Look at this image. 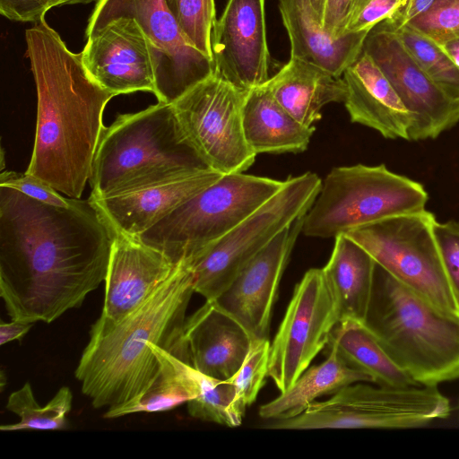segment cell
I'll list each match as a JSON object with an SVG mask.
<instances>
[{
	"mask_svg": "<svg viewBox=\"0 0 459 459\" xmlns=\"http://www.w3.org/2000/svg\"><path fill=\"white\" fill-rule=\"evenodd\" d=\"M242 122L246 141L256 155L302 152L315 132L286 111L264 84L247 91Z\"/></svg>",
	"mask_w": 459,
	"mask_h": 459,
	"instance_id": "cell-24",
	"label": "cell"
},
{
	"mask_svg": "<svg viewBox=\"0 0 459 459\" xmlns=\"http://www.w3.org/2000/svg\"><path fill=\"white\" fill-rule=\"evenodd\" d=\"M327 264L322 268L333 297L339 322H364L369 306L377 263L345 234L334 238Z\"/></svg>",
	"mask_w": 459,
	"mask_h": 459,
	"instance_id": "cell-25",
	"label": "cell"
},
{
	"mask_svg": "<svg viewBox=\"0 0 459 459\" xmlns=\"http://www.w3.org/2000/svg\"><path fill=\"white\" fill-rule=\"evenodd\" d=\"M221 176L202 169L170 180L90 198L114 233L136 238Z\"/></svg>",
	"mask_w": 459,
	"mask_h": 459,
	"instance_id": "cell-19",
	"label": "cell"
},
{
	"mask_svg": "<svg viewBox=\"0 0 459 459\" xmlns=\"http://www.w3.org/2000/svg\"><path fill=\"white\" fill-rule=\"evenodd\" d=\"M304 215L279 233L212 300L235 318L252 339H268L280 281L301 232Z\"/></svg>",
	"mask_w": 459,
	"mask_h": 459,
	"instance_id": "cell-17",
	"label": "cell"
},
{
	"mask_svg": "<svg viewBox=\"0 0 459 459\" xmlns=\"http://www.w3.org/2000/svg\"><path fill=\"white\" fill-rule=\"evenodd\" d=\"M322 180L315 173L289 177L283 186L229 233L186 263L195 291L216 299L279 233L306 214Z\"/></svg>",
	"mask_w": 459,
	"mask_h": 459,
	"instance_id": "cell-9",
	"label": "cell"
},
{
	"mask_svg": "<svg viewBox=\"0 0 459 459\" xmlns=\"http://www.w3.org/2000/svg\"><path fill=\"white\" fill-rule=\"evenodd\" d=\"M189 372L195 388V397L187 402L189 414L204 421L227 427L241 425L233 412L235 386L230 380H221L209 377L191 365Z\"/></svg>",
	"mask_w": 459,
	"mask_h": 459,
	"instance_id": "cell-30",
	"label": "cell"
},
{
	"mask_svg": "<svg viewBox=\"0 0 459 459\" xmlns=\"http://www.w3.org/2000/svg\"><path fill=\"white\" fill-rule=\"evenodd\" d=\"M326 346L334 347L350 366L367 374L377 385H419L390 358L363 322H339L333 329Z\"/></svg>",
	"mask_w": 459,
	"mask_h": 459,
	"instance_id": "cell-27",
	"label": "cell"
},
{
	"mask_svg": "<svg viewBox=\"0 0 459 459\" xmlns=\"http://www.w3.org/2000/svg\"><path fill=\"white\" fill-rule=\"evenodd\" d=\"M83 4H89L94 0H82Z\"/></svg>",
	"mask_w": 459,
	"mask_h": 459,
	"instance_id": "cell-44",
	"label": "cell"
},
{
	"mask_svg": "<svg viewBox=\"0 0 459 459\" xmlns=\"http://www.w3.org/2000/svg\"><path fill=\"white\" fill-rule=\"evenodd\" d=\"M348 385L300 415L269 421L268 429H411L449 416L450 403L437 386Z\"/></svg>",
	"mask_w": 459,
	"mask_h": 459,
	"instance_id": "cell-8",
	"label": "cell"
},
{
	"mask_svg": "<svg viewBox=\"0 0 459 459\" xmlns=\"http://www.w3.org/2000/svg\"><path fill=\"white\" fill-rule=\"evenodd\" d=\"M32 323L12 320L10 323L0 324V345H4L12 341H21L30 331Z\"/></svg>",
	"mask_w": 459,
	"mask_h": 459,
	"instance_id": "cell-41",
	"label": "cell"
},
{
	"mask_svg": "<svg viewBox=\"0 0 459 459\" xmlns=\"http://www.w3.org/2000/svg\"><path fill=\"white\" fill-rule=\"evenodd\" d=\"M264 86L278 103L307 126L322 117V108L332 102H344L345 83L308 62L290 57Z\"/></svg>",
	"mask_w": 459,
	"mask_h": 459,
	"instance_id": "cell-23",
	"label": "cell"
},
{
	"mask_svg": "<svg viewBox=\"0 0 459 459\" xmlns=\"http://www.w3.org/2000/svg\"><path fill=\"white\" fill-rule=\"evenodd\" d=\"M393 30L429 79L459 100V67L438 45L409 25Z\"/></svg>",
	"mask_w": 459,
	"mask_h": 459,
	"instance_id": "cell-31",
	"label": "cell"
},
{
	"mask_svg": "<svg viewBox=\"0 0 459 459\" xmlns=\"http://www.w3.org/2000/svg\"><path fill=\"white\" fill-rule=\"evenodd\" d=\"M434 233L446 273L459 300V221H436Z\"/></svg>",
	"mask_w": 459,
	"mask_h": 459,
	"instance_id": "cell-37",
	"label": "cell"
},
{
	"mask_svg": "<svg viewBox=\"0 0 459 459\" xmlns=\"http://www.w3.org/2000/svg\"><path fill=\"white\" fill-rule=\"evenodd\" d=\"M161 369L146 392L134 403L113 411L104 418L113 419L137 412H159L174 408L195 397V388L189 372L190 364L161 348Z\"/></svg>",
	"mask_w": 459,
	"mask_h": 459,
	"instance_id": "cell-28",
	"label": "cell"
},
{
	"mask_svg": "<svg viewBox=\"0 0 459 459\" xmlns=\"http://www.w3.org/2000/svg\"><path fill=\"white\" fill-rule=\"evenodd\" d=\"M122 16L135 19L150 41L159 102L172 104L215 73L212 60L186 40L163 0H98L86 36Z\"/></svg>",
	"mask_w": 459,
	"mask_h": 459,
	"instance_id": "cell-12",
	"label": "cell"
},
{
	"mask_svg": "<svg viewBox=\"0 0 459 459\" xmlns=\"http://www.w3.org/2000/svg\"><path fill=\"white\" fill-rule=\"evenodd\" d=\"M251 341L235 318L210 300L186 317L181 337L185 361L221 380L230 379L238 372Z\"/></svg>",
	"mask_w": 459,
	"mask_h": 459,
	"instance_id": "cell-20",
	"label": "cell"
},
{
	"mask_svg": "<svg viewBox=\"0 0 459 459\" xmlns=\"http://www.w3.org/2000/svg\"><path fill=\"white\" fill-rule=\"evenodd\" d=\"M279 10L290 39V57L341 77L361 54L369 31L332 37L315 19L307 0H279Z\"/></svg>",
	"mask_w": 459,
	"mask_h": 459,
	"instance_id": "cell-22",
	"label": "cell"
},
{
	"mask_svg": "<svg viewBox=\"0 0 459 459\" xmlns=\"http://www.w3.org/2000/svg\"><path fill=\"white\" fill-rule=\"evenodd\" d=\"M436 44L459 36V0H435L431 7L408 24Z\"/></svg>",
	"mask_w": 459,
	"mask_h": 459,
	"instance_id": "cell-34",
	"label": "cell"
},
{
	"mask_svg": "<svg viewBox=\"0 0 459 459\" xmlns=\"http://www.w3.org/2000/svg\"><path fill=\"white\" fill-rule=\"evenodd\" d=\"M315 19L323 26L325 0H307Z\"/></svg>",
	"mask_w": 459,
	"mask_h": 459,
	"instance_id": "cell-43",
	"label": "cell"
},
{
	"mask_svg": "<svg viewBox=\"0 0 459 459\" xmlns=\"http://www.w3.org/2000/svg\"><path fill=\"white\" fill-rule=\"evenodd\" d=\"M363 323L419 385L459 378V315L439 309L377 264Z\"/></svg>",
	"mask_w": 459,
	"mask_h": 459,
	"instance_id": "cell-5",
	"label": "cell"
},
{
	"mask_svg": "<svg viewBox=\"0 0 459 459\" xmlns=\"http://www.w3.org/2000/svg\"><path fill=\"white\" fill-rule=\"evenodd\" d=\"M362 50L382 70L411 114L409 141L434 139L459 121V100L429 79L385 21L369 30Z\"/></svg>",
	"mask_w": 459,
	"mask_h": 459,
	"instance_id": "cell-14",
	"label": "cell"
},
{
	"mask_svg": "<svg viewBox=\"0 0 459 459\" xmlns=\"http://www.w3.org/2000/svg\"><path fill=\"white\" fill-rule=\"evenodd\" d=\"M26 55L37 90L34 145L26 172L71 198H81L115 97L87 73L45 19L26 30Z\"/></svg>",
	"mask_w": 459,
	"mask_h": 459,
	"instance_id": "cell-2",
	"label": "cell"
},
{
	"mask_svg": "<svg viewBox=\"0 0 459 459\" xmlns=\"http://www.w3.org/2000/svg\"><path fill=\"white\" fill-rule=\"evenodd\" d=\"M194 292L193 272L182 262L126 317L92 325L74 374L93 407L109 412L137 401L160 372L161 348L182 358L183 326Z\"/></svg>",
	"mask_w": 459,
	"mask_h": 459,
	"instance_id": "cell-3",
	"label": "cell"
},
{
	"mask_svg": "<svg viewBox=\"0 0 459 459\" xmlns=\"http://www.w3.org/2000/svg\"><path fill=\"white\" fill-rule=\"evenodd\" d=\"M358 382H370L362 371L350 366L336 349L328 346V356L319 365L307 368L286 391L259 409V416L269 421L295 418L321 396L333 394Z\"/></svg>",
	"mask_w": 459,
	"mask_h": 459,
	"instance_id": "cell-26",
	"label": "cell"
},
{
	"mask_svg": "<svg viewBox=\"0 0 459 459\" xmlns=\"http://www.w3.org/2000/svg\"><path fill=\"white\" fill-rule=\"evenodd\" d=\"M247 93L214 73L172 103L198 156L222 175L244 172L255 160L243 131Z\"/></svg>",
	"mask_w": 459,
	"mask_h": 459,
	"instance_id": "cell-11",
	"label": "cell"
},
{
	"mask_svg": "<svg viewBox=\"0 0 459 459\" xmlns=\"http://www.w3.org/2000/svg\"><path fill=\"white\" fill-rule=\"evenodd\" d=\"M83 4L82 0H0V13L14 22L37 23L53 7Z\"/></svg>",
	"mask_w": 459,
	"mask_h": 459,
	"instance_id": "cell-38",
	"label": "cell"
},
{
	"mask_svg": "<svg viewBox=\"0 0 459 459\" xmlns=\"http://www.w3.org/2000/svg\"><path fill=\"white\" fill-rule=\"evenodd\" d=\"M186 40L212 58L211 34L216 21L214 0H163Z\"/></svg>",
	"mask_w": 459,
	"mask_h": 459,
	"instance_id": "cell-33",
	"label": "cell"
},
{
	"mask_svg": "<svg viewBox=\"0 0 459 459\" xmlns=\"http://www.w3.org/2000/svg\"><path fill=\"white\" fill-rule=\"evenodd\" d=\"M284 182L244 172L222 175L136 238L174 264L190 261L274 195Z\"/></svg>",
	"mask_w": 459,
	"mask_h": 459,
	"instance_id": "cell-6",
	"label": "cell"
},
{
	"mask_svg": "<svg viewBox=\"0 0 459 459\" xmlns=\"http://www.w3.org/2000/svg\"><path fill=\"white\" fill-rule=\"evenodd\" d=\"M338 323L336 305L322 268L309 269L295 286L270 344L267 376L281 393L296 382L327 345Z\"/></svg>",
	"mask_w": 459,
	"mask_h": 459,
	"instance_id": "cell-13",
	"label": "cell"
},
{
	"mask_svg": "<svg viewBox=\"0 0 459 459\" xmlns=\"http://www.w3.org/2000/svg\"><path fill=\"white\" fill-rule=\"evenodd\" d=\"M434 2L435 0H403L393 15L385 21L394 29L400 28L427 12Z\"/></svg>",
	"mask_w": 459,
	"mask_h": 459,
	"instance_id": "cell-40",
	"label": "cell"
},
{
	"mask_svg": "<svg viewBox=\"0 0 459 459\" xmlns=\"http://www.w3.org/2000/svg\"><path fill=\"white\" fill-rule=\"evenodd\" d=\"M209 169L187 140L172 104L119 114L100 138L89 182L102 197Z\"/></svg>",
	"mask_w": 459,
	"mask_h": 459,
	"instance_id": "cell-4",
	"label": "cell"
},
{
	"mask_svg": "<svg viewBox=\"0 0 459 459\" xmlns=\"http://www.w3.org/2000/svg\"><path fill=\"white\" fill-rule=\"evenodd\" d=\"M402 2L403 0H355L345 33L369 31L380 22L390 18Z\"/></svg>",
	"mask_w": 459,
	"mask_h": 459,
	"instance_id": "cell-36",
	"label": "cell"
},
{
	"mask_svg": "<svg viewBox=\"0 0 459 459\" xmlns=\"http://www.w3.org/2000/svg\"><path fill=\"white\" fill-rule=\"evenodd\" d=\"M89 75L114 96L155 92L150 41L135 19H113L87 36L81 52Z\"/></svg>",
	"mask_w": 459,
	"mask_h": 459,
	"instance_id": "cell-15",
	"label": "cell"
},
{
	"mask_svg": "<svg viewBox=\"0 0 459 459\" xmlns=\"http://www.w3.org/2000/svg\"><path fill=\"white\" fill-rule=\"evenodd\" d=\"M436 221L431 212L423 210L390 217L344 234L397 281L439 309L459 315V300L434 233Z\"/></svg>",
	"mask_w": 459,
	"mask_h": 459,
	"instance_id": "cell-10",
	"label": "cell"
},
{
	"mask_svg": "<svg viewBox=\"0 0 459 459\" xmlns=\"http://www.w3.org/2000/svg\"><path fill=\"white\" fill-rule=\"evenodd\" d=\"M437 45L454 62V64L459 67V36L447 39Z\"/></svg>",
	"mask_w": 459,
	"mask_h": 459,
	"instance_id": "cell-42",
	"label": "cell"
},
{
	"mask_svg": "<svg viewBox=\"0 0 459 459\" xmlns=\"http://www.w3.org/2000/svg\"><path fill=\"white\" fill-rule=\"evenodd\" d=\"M177 266L163 253L138 238L114 233L104 281V305L96 322L110 325L126 317L169 278Z\"/></svg>",
	"mask_w": 459,
	"mask_h": 459,
	"instance_id": "cell-18",
	"label": "cell"
},
{
	"mask_svg": "<svg viewBox=\"0 0 459 459\" xmlns=\"http://www.w3.org/2000/svg\"><path fill=\"white\" fill-rule=\"evenodd\" d=\"M342 75L343 103L351 122L375 129L385 138L409 140L412 116L368 54L362 50Z\"/></svg>",
	"mask_w": 459,
	"mask_h": 459,
	"instance_id": "cell-21",
	"label": "cell"
},
{
	"mask_svg": "<svg viewBox=\"0 0 459 459\" xmlns=\"http://www.w3.org/2000/svg\"><path fill=\"white\" fill-rule=\"evenodd\" d=\"M270 344L269 339H252L244 362L230 378L235 386L233 412L241 421L247 407L256 400L268 377Z\"/></svg>",
	"mask_w": 459,
	"mask_h": 459,
	"instance_id": "cell-32",
	"label": "cell"
},
{
	"mask_svg": "<svg viewBox=\"0 0 459 459\" xmlns=\"http://www.w3.org/2000/svg\"><path fill=\"white\" fill-rule=\"evenodd\" d=\"M73 394L69 387L62 386L54 397L40 406L33 394L31 385L26 382L13 392L6 409L21 419L12 424L1 425L2 431L15 430H63L69 427L67 414L72 409Z\"/></svg>",
	"mask_w": 459,
	"mask_h": 459,
	"instance_id": "cell-29",
	"label": "cell"
},
{
	"mask_svg": "<svg viewBox=\"0 0 459 459\" xmlns=\"http://www.w3.org/2000/svg\"><path fill=\"white\" fill-rule=\"evenodd\" d=\"M355 0H325L323 28L333 38L345 34L346 24Z\"/></svg>",
	"mask_w": 459,
	"mask_h": 459,
	"instance_id": "cell-39",
	"label": "cell"
},
{
	"mask_svg": "<svg viewBox=\"0 0 459 459\" xmlns=\"http://www.w3.org/2000/svg\"><path fill=\"white\" fill-rule=\"evenodd\" d=\"M423 186L390 171L384 164L333 168L304 215L301 232L335 238L390 217L425 210Z\"/></svg>",
	"mask_w": 459,
	"mask_h": 459,
	"instance_id": "cell-7",
	"label": "cell"
},
{
	"mask_svg": "<svg viewBox=\"0 0 459 459\" xmlns=\"http://www.w3.org/2000/svg\"><path fill=\"white\" fill-rule=\"evenodd\" d=\"M114 231L94 203L68 207L0 186V296L11 320L51 323L105 281Z\"/></svg>",
	"mask_w": 459,
	"mask_h": 459,
	"instance_id": "cell-1",
	"label": "cell"
},
{
	"mask_svg": "<svg viewBox=\"0 0 459 459\" xmlns=\"http://www.w3.org/2000/svg\"><path fill=\"white\" fill-rule=\"evenodd\" d=\"M0 186L15 189L33 199L60 207H68L73 201V198L62 196L50 185L26 171H3L0 174Z\"/></svg>",
	"mask_w": 459,
	"mask_h": 459,
	"instance_id": "cell-35",
	"label": "cell"
},
{
	"mask_svg": "<svg viewBox=\"0 0 459 459\" xmlns=\"http://www.w3.org/2000/svg\"><path fill=\"white\" fill-rule=\"evenodd\" d=\"M215 74L244 91L264 84L271 56L266 40L264 0H229L211 34Z\"/></svg>",
	"mask_w": 459,
	"mask_h": 459,
	"instance_id": "cell-16",
	"label": "cell"
}]
</instances>
